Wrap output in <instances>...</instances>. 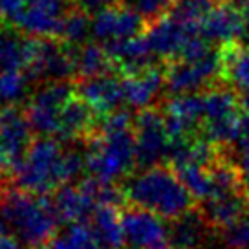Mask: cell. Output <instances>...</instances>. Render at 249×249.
<instances>
[{"instance_id":"20","label":"cell","mask_w":249,"mask_h":249,"mask_svg":"<svg viewBox=\"0 0 249 249\" xmlns=\"http://www.w3.org/2000/svg\"><path fill=\"white\" fill-rule=\"evenodd\" d=\"M33 46L35 37H24L20 30L0 28V71H26Z\"/></svg>"},{"instance_id":"3","label":"cell","mask_w":249,"mask_h":249,"mask_svg":"<svg viewBox=\"0 0 249 249\" xmlns=\"http://www.w3.org/2000/svg\"><path fill=\"white\" fill-rule=\"evenodd\" d=\"M2 214L6 224L26 248L39 249L57 233L59 218L52 200L26 191H11L4 198Z\"/></svg>"},{"instance_id":"34","label":"cell","mask_w":249,"mask_h":249,"mask_svg":"<svg viewBox=\"0 0 249 249\" xmlns=\"http://www.w3.org/2000/svg\"><path fill=\"white\" fill-rule=\"evenodd\" d=\"M242 107L246 108V112H249V90L244 93V97H242Z\"/></svg>"},{"instance_id":"9","label":"cell","mask_w":249,"mask_h":249,"mask_svg":"<svg viewBox=\"0 0 249 249\" xmlns=\"http://www.w3.org/2000/svg\"><path fill=\"white\" fill-rule=\"evenodd\" d=\"M220 77V57L211 52L202 59L171 61L165 68V88L172 93H195L202 88H209Z\"/></svg>"},{"instance_id":"14","label":"cell","mask_w":249,"mask_h":249,"mask_svg":"<svg viewBox=\"0 0 249 249\" xmlns=\"http://www.w3.org/2000/svg\"><path fill=\"white\" fill-rule=\"evenodd\" d=\"M75 90L79 97L93 110V114L97 117L119 110L121 103L124 101L123 81L110 73L99 75V77L81 79Z\"/></svg>"},{"instance_id":"32","label":"cell","mask_w":249,"mask_h":249,"mask_svg":"<svg viewBox=\"0 0 249 249\" xmlns=\"http://www.w3.org/2000/svg\"><path fill=\"white\" fill-rule=\"evenodd\" d=\"M0 249H22V242L18 240L15 234L0 231Z\"/></svg>"},{"instance_id":"28","label":"cell","mask_w":249,"mask_h":249,"mask_svg":"<svg viewBox=\"0 0 249 249\" xmlns=\"http://www.w3.org/2000/svg\"><path fill=\"white\" fill-rule=\"evenodd\" d=\"M117 4L140 13L147 22H152L171 11L174 0H117Z\"/></svg>"},{"instance_id":"23","label":"cell","mask_w":249,"mask_h":249,"mask_svg":"<svg viewBox=\"0 0 249 249\" xmlns=\"http://www.w3.org/2000/svg\"><path fill=\"white\" fill-rule=\"evenodd\" d=\"M116 70V64L110 57L107 46L97 42H85L77 46V75L81 79L99 77Z\"/></svg>"},{"instance_id":"4","label":"cell","mask_w":249,"mask_h":249,"mask_svg":"<svg viewBox=\"0 0 249 249\" xmlns=\"http://www.w3.org/2000/svg\"><path fill=\"white\" fill-rule=\"evenodd\" d=\"M86 171L103 183L114 185L128 176L138 165L134 130L110 134H93L85 152Z\"/></svg>"},{"instance_id":"5","label":"cell","mask_w":249,"mask_h":249,"mask_svg":"<svg viewBox=\"0 0 249 249\" xmlns=\"http://www.w3.org/2000/svg\"><path fill=\"white\" fill-rule=\"evenodd\" d=\"M233 90L213 88L203 93V136L216 145H229L240 138L242 112Z\"/></svg>"},{"instance_id":"1","label":"cell","mask_w":249,"mask_h":249,"mask_svg":"<svg viewBox=\"0 0 249 249\" xmlns=\"http://www.w3.org/2000/svg\"><path fill=\"white\" fill-rule=\"evenodd\" d=\"M86 169L85 154L62 147L61 140L42 136L33 141L13 167V179L20 191L48 195L70 183Z\"/></svg>"},{"instance_id":"15","label":"cell","mask_w":249,"mask_h":249,"mask_svg":"<svg viewBox=\"0 0 249 249\" xmlns=\"http://www.w3.org/2000/svg\"><path fill=\"white\" fill-rule=\"evenodd\" d=\"M123 95L124 103L132 108L145 110L160 95V90L165 86V71H161L156 64L147 66L143 70L124 73Z\"/></svg>"},{"instance_id":"12","label":"cell","mask_w":249,"mask_h":249,"mask_svg":"<svg viewBox=\"0 0 249 249\" xmlns=\"http://www.w3.org/2000/svg\"><path fill=\"white\" fill-rule=\"evenodd\" d=\"M31 124L17 108L0 112V171L13 169L31 145Z\"/></svg>"},{"instance_id":"7","label":"cell","mask_w":249,"mask_h":249,"mask_svg":"<svg viewBox=\"0 0 249 249\" xmlns=\"http://www.w3.org/2000/svg\"><path fill=\"white\" fill-rule=\"evenodd\" d=\"M73 6L71 0H24L13 26L30 37L62 39L64 20Z\"/></svg>"},{"instance_id":"21","label":"cell","mask_w":249,"mask_h":249,"mask_svg":"<svg viewBox=\"0 0 249 249\" xmlns=\"http://www.w3.org/2000/svg\"><path fill=\"white\" fill-rule=\"evenodd\" d=\"M88 224L93 229V234L97 236L103 249L124 248L123 222H121V214L117 211V205H112V203L97 205Z\"/></svg>"},{"instance_id":"29","label":"cell","mask_w":249,"mask_h":249,"mask_svg":"<svg viewBox=\"0 0 249 249\" xmlns=\"http://www.w3.org/2000/svg\"><path fill=\"white\" fill-rule=\"evenodd\" d=\"M222 238L229 249H249V213L222 229Z\"/></svg>"},{"instance_id":"33","label":"cell","mask_w":249,"mask_h":249,"mask_svg":"<svg viewBox=\"0 0 249 249\" xmlns=\"http://www.w3.org/2000/svg\"><path fill=\"white\" fill-rule=\"evenodd\" d=\"M242 20H244V28H242V39L249 46V2L242 8Z\"/></svg>"},{"instance_id":"22","label":"cell","mask_w":249,"mask_h":249,"mask_svg":"<svg viewBox=\"0 0 249 249\" xmlns=\"http://www.w3.org/2000/svg\"><path fill=\"white\" fill-rule=\"evenodd\" d=\"M171 248L172 249H198L203 240V229L207 220L200 211H187L176 220H171Z\"/></svg>"},{"instance_id":"2","label":"cell","mask_w":249,"mask_h":249,"mask_svg":"<svg viewBox=\"0 0 249 249\" xmlns=\"http://www.w3.org/2000/svg\"><path fill=\"white\" fill-rule=\"evenodd\" d=\"M128 202L167 220H176L193 209V198L178 172L167 167H147L123 187Z\"/></svg>"},{"instance_id":"13","label":"cell","mask_w":249,"mask_h":249,"mask_svg":"<svg viewBox=\"0 0 249 249\" xmlns=\"http://www.w3.org/2000/svg\"><path fill=\"white\" fill-rule=\"evenodd\" d=\"M145 28V18L121 4L95 11L92 17V35L101 42L128 39L140 35Z\"/></svg>"},{"instance_id":"19","label":"cell","mask_w":249,"mask_h":249,"mask_svg":"<svg viewBox=\"0 0 249 249\" xmlns=\"http://www.w3.org/2000/svg\"><path fill=\"white\" fill-rule=\"evenodd\" d=\"M248 196L242 191H233V193L218 195L214 198L205 200L202 214L209 226L224 229L226 226L233 224L236 218H240L244 213H248Z\"/></svg>"},{"instance_id":"27","label":"cell","mask_w":249,"mask_h":249,"mask_svg":"<svg viewBox=\"0 0 249 249\" xmlns=\"http://www.w3.org/2000/svg\"><path fill=\"white\" fill-rule=\"evenodd\" d=\"M30 81L28 73L22 70L0 71V103L13 105L18 99H22Z\"/></svg>"},{"instance_id":"6","label":"cell","mask_w":249,"mask_h":249,"mask_svg":"<svg viewBox=\"0 0 249 249\" xmlns=\"http://www.w3.org/2000/svg\"><path fill=\"white\" fill-rule=\"evenodd\" d=\"M75 86H71L68 81H46V85L40 86L33 93L24 112L33 132L48 138H57L62 110L75 95Z\"/></svg>"},{"instance_id":"8","label":"cell","mask_w":249,"mask_h":249,"mask_svg":"<svg viewBox=\"0 0 249 249\" xmlns=\"http://www.w3.org/2000/svg\"><path fill=\"white\" fill-rule=\"evenodd\" d=\"M136 160L140 167H154L161 160H169L172 138L165 116L156 108L141 110L134 121Z\"/></svg>"},{"instance_id":"10","label":"cell","mask_w":249,"mask_h":249,"mask_svg":"<svg viewBox=\"0 0 249 249\" xmlns=\"http://www.w3.org/2000/svg\"><path fill=\"white\" fill-rule=\"evenodd\" d=\"M121 222L128 249H172L171 231L161 216L132 205L121 214Z\"/></svg>"},{"instance_id":"30","label":"cell","mask_w":249,"mask_h":249,"mask_svg":"<svg viewBox=\"0 0 249 249\" xmlns=\"http://www.w3.org/2000/svg\"><path fill=\"white\" fill-rule=\"evenodd\" d=\"M236 169H238V179H240L242 193L249 198V158L240 156V161L236 163Z\"/></svg>"},{"instance_id":"16","label":"cell","mask_w":249,"mask_h":249,"mask_svg":"<svg viewBox=\"0 0 249 249\" xmlns=\"http://www.w3.org/2000/svg\"><path fill=\"white\" fill-rule=\"evenodd\" d=\"M105 46L108 50L116 68L123 73H132V71L143 70V68L154 64L156 55L145 37V31L140 35L128 37V39L105 42Z\"/></svg>"},{"instance_id":"31","label":"cell","mask_w":249,"mask_h":249,"mask_svg":"<svg viewBox=\"0 0 249 249\" xmlns=\"http://www.w3.org/2000/svg\"><path fill=\"white\" fill-rule=\"evenodd\" d=\"M71 2H73L77 8L88 11V13H95V11H99V9L112 6L116 0H71Z\"/></svg>"},{"instance_id":"11","label":"cell","mask_w":249,"mask_h":249,"mask_svg":"<svg viewBox=\"0 0 249 249\" xmlns=\"http://www.w3.org/2000/svg\"><path fill=\"white\" fill-rule=\"evenodd\" d=\"M165 123L172 140L198 136L203 124V93H178L163 107Z\"/></svg>"},{"instance_id":"26","label":"cell","mask_w":249,"mask_h":249,"mask_svg":"<svg viewBox=\"0 0 249 249\" xmlns=\"http://www.w3.org/2000/svg\"><path fill=\"white\" fill-rule=\"evenodd\" d=\"M216 4V0H179V2H174L169 13L183 22L196 24L202 30V22Z\"/></svg>"},{"instance_id":"18","label":"cell","mask_w":249,"mask_h":249,"mask_svg":"<svg viewBox=\"0 0 249 249\" xmlns=\"http://www.w3.org/2000/svg\"><path fill=\"white\" fill-rule=\"evenodd\" d=\"M220 77L234 90H249V46H240L234 40L224 42L218 48Z\"/></svg>"},{"instance_id":"24","label":"cell","mask_w":249,"mask_h":249,"mask_svg":"<svg viewBox=\"0 0 249 249\" xmlns=\"http://www.w3.org/2000/svg\"><path fill=\"white\" fill-rule=\"evenodd\" d=\"M46 249H103L90 224L73 222L66 224L61 231L52 236Z\"/></svg>"},{"instance_id":"17","label":"cell","mask_w":249,"mask_h":249,"mask_svg":"<svg viewBox=\"0 0 249 249\" xmlns=\"http://www.w3.org/2000/svg\"><path fill=\"white\" fill-rule=\"evenodd\" d=\"M242 9L220 0L202 22V35L209 42L224 44L242 37Z\"/></svg>"},{"instance_id":"25","label":"cell","mask_w":249,"mask_h":249,"mask_svg":"<svg viewBox=\"0 0 249 249\" xmlns=\"http://www.w3.org/2000/svg\"><path fill=\"white\" fill-rule=\"evenodd\" d=\"M88 15H90L88 11L77 8V6L71 8V11L64 20V30H62L64 42L73 44V46L85 44L88 35H92V18Z\"/></svg>"}]
</instances>
